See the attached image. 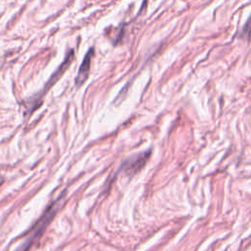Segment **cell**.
I'll list each match as a JSON object with an SVG mask.
<instances>
[{"label": "cell", "instance_id": "obj_1", "mask_svg": "<svg viewBox=\"0 0 251 251\" xmlns=\"http://www.w3.org/2000/svg\"><path fill=\"white\" fill-rule=\"evenodd\" d=\"M149 156H150V151L142 152V153H139V154H136L134 156L129 157L122 165L123 171L127 176H131L133 174H136L138 171H140L144 167V165L147 162Z\"/></svg>", "mask_w": 251, "mask_h": 251}, {"label": "cell", "instance_id": "obj_2", "mask_svg": "<svg viewBox=\"0 0 251 251\" xmlns=\"http://www.w3.org/2000/svg\"><path fill=\"white\" fill-rule=\"evenodd\" d=\"M93 56H94V48L91 47L88 49V51L86 52L84 58H83V61L78 69V72H77V75L75 76V83L76 85V87H79L81 86L85 80L87 79L88 77V75H89V71H90V65H91V61L93 59Z\"/></svg>", "mask_w": 251, "mask_h": 251}, {"label": "cell", "instance_id": "obj_3", "mask_svg": "<svg viewBox=\"0 0 251 251\" xmlns=\"http://www.w3.org/2000/svg\"><path fill=\"white\" fill-rule=\"evenodd\" d=\"M242 34L244 37L251 38V16L249 17V19L247 20V22L245 23V25L243 26Z\"/></svg>", "mask_w": 251, "mask_h": 251}]
</instances>
